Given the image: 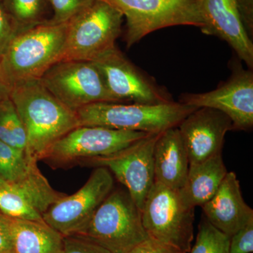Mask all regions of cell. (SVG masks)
I'll return each mask as SVG.
<instances>
[{"mask_svg":"<svg viewBox=\"0 0 253 253\" xmlns=\"http://www.w3.org/2000/svg\"><path fill=\"white\" fill-rule=\"evenodd\" d=\"M9 97L26 130L25 153L37 162L56 141L80 126L76 113L53 96L40 80L13 86Z\"/></svg>","mask_w":253,"mask_h":253,"instance_id":"1","label":"cell"},{"mask_svg":"<svg viewBox=\"0 0 253 253\" xmlns=\"http://www.w3.org/2000/svg\"><path fill=\"white\" fill-rule=\"evenodd\" d=\"M68 23L46 22L18 33L0 59L1 74L10 89L41 80L61 61Z\"/></svg>","mask_w":253,"mask_h":253,"instance_id":"2","label":"cell"},{"mask_svg":"<svg viewBox=\"0 0 253 253\" xmlns=\"http://www.w3.org/2000/svg\"><path fill=\"white\" fill-rule=\"evenodd\" d=\"M197 108L172 101L158 104L94 103L76 111L80 126L160 134L176 127Z\"/></svg>","mask_w":253,"mask_h":253,"instance_id":"3","label":"cell"},{"mask_svg":"<svg viewBox=\"0 0 253 253\" xmlns=\"http://www.w3.org/2000/svg\"><path fill=\"white\" fill-rule=\"evenodd\" d=\"M111 253H126L149 238L141 211L126 190L113 189L79 235Z\"/></svg>","mask_w":253,"mask_h":253,"instance_id":"4","label":"cell"},{"mask_svg":"<svg viewBox=\"0 0 253 253\" xmlns=\"http://www.w3.org/2000/svg\"><path fill=\"white\" fill-rule=\"evenodd\" d=\"M124 18L112 5L96 0L68 23L61 61H91L116 47Z\"/></svg>","mask_w":253,"mask_h":253,"instance_id":"5","label":"cell"},{"mask_svg":"<svg viewBox=\"0 0 253 253\" xmlns=\"http://www.w3.org/2000/svg\"><path fill=\"white\" fill-rule=\"evenodd\" d=\"M194 210L183 202L177 191L155 181L141 211L143 226L151 239L189 253L194 241Z\"/></svg>","mask_w":253,"mask_h":253,"instance_id":"6","label":"cell"},{"mask_svg":"<svg viewBox=\"0 0 253 253\" xmlns=\"http://www.w3.org/2000/svg\"><path fill=\"white\" fill-rule=\"evenodd\" d=\"M116 8L126 21L127 48L153 32L168 27L191 26L201 29L204 20L196 0H104Z\"/></svg>","mask_w":253,"mask_h":253,"instance_id":"7","label":"cell"},{"mask_svg":"<svg viewBox=\"0 0 253 253\" xmlns=\"http://www.w3.org/2000/svg\"><path fill=\"white\" fill-rule=\"evenodd\" d=\"M141 131L79 126L61 137L42 161L54 168H68L91 158L110 156L148 135Z\"/></svg>","mask_w":253,"mask_h":253,"instance_id":"8","label":"cell"},{"mask_svg":"<svg viewBox=\"0 0 253 253\" xmlns=\"http://www.w3.org/2000/svg\"><path fill=\"white\" fill-rule=\"evenodd\" d=\"M40 81L53 96L75 112L94 103H118L108 90L99 70L91 61H60Z\"/></svg>","mask_w":253,"mask_h":253,"instance_id":"9","label":"cell"},{"mask_svg":"<svg viewBox=\"0 0 253 253\" xmlns=\"http://www.w3.org/2000/svg\"><path fill=\"white\" fill-rule=\"evenodd\" d=\"M113 189L111 172L96 167L81 189L56 201L43 214V219L63 237L79 235Z\"/></svg>","mask_w":253,"mask_h":253,"instance_id":"10","label":"cell"},{"mask_svg":"<svg viewBox=\"0 0 253 253\" xmlns=\"http://www.w3.org/2000/svg\"><path fill=\"white\" fill-rule=\"evenodd\" d=\"M160 134H148L116 154L91 158L81 164L107 168L126 186L141 211L155 182L154 147Z\"/></svg>","mask_w":253,"mask_h":253,"instance_id":"11","label":"cell"},{"mask_svg":"<svg viewBox=\"0 0 253 253\" xmlns=\"http://www.w3.org/2000/svg\"><path fill=\"white\" fill-rule=\"evenodd\" d=\"M93 63L118 103L158 104L172 101L167 91L141 72L116 46Z\"/></svg>","mask_w":253,"mask_h":253,"instance_id":"12","label":"cell"},{"mask_svg":"<svg viewBox=\"0 0 253 253\" xmlns=\"http://www.w3.org/2000/svg\"><path fill=\"white\" fill-rule=\"evenodd\" d=\"M230 77L214 90L181 95L179 102L195 108H211L226 115L232 129L246 131L253 126V72L233 63Z\"/></svg>","mask_w":253,"mask_h":253,"instance_id":"13","label":"cell"},{"mask_svg":"<svg viewBox=\"0 0 253 253\" xmlns=\"http://www.w3.org/2000/svg\"><path fill=\"white\" fill-rule=\"evenodd\" d=\"M177 127L189 164H195L221 154L224 137L232 129V122L217 110L198 108Z\"/></svg>","mask_w":253,"mask_h":253,"instance_id":"14","label":"cell"},{"mask_svg":"<svg viewBox=\"0 0 253 253\" xmlns=\"http://www.w3.org/2000/svg\"><path fill=\"white\" fill-rule=\"evenodd\" d=\"M204 20L201 31L227 42L248 68H253V43L245 31L236 0H196Z\"/></svg>","mask_w":253,"mask_h":253,"instance_id":"15","label":"cell"},{"mask_svg":"<svg viewBox=\"0 0 253 253\" xmlns=\"http://www.w3.org/2000/svg\"><path fill=\"white\" fill-rule=\"evenodd\" d=\"M205 218L231 237L253 220V211L245 202L235 172H228L216 194L201 207Z\"/></svg>","mask_w":253,"mask_h":253,"instance_id":"16","label":"cell"},{"mask_svg":"<svg viewBox=\"0 0 253 253\" xmlns=\"http://www.w3.org/2000/svg\"><path fill=\"white\" fill-rule=\"evenodd\" d=\"M189 165L177 126L161 132L154 147L155 181L178 191L185 182Z\"/></svg>","mask_w":253,"mask_h":253,"instance_id":"17","label":"cell"},{"mask_svg":"<svg viewBox=\"0 0 253 253\" xmlns=\"http://www.w3.org/2000/svg\"><path fill=\"white\" fill-rule=\"evenodd\" d=\"M227 172L221 154L190 164L185 182L178 191L181 199L190 208L202 207L216 194Z\"/></svg>","mask_w":253,"mask_h":253,"instance_id":"18","label":"cell"},{"mask_svg":"<svg viewBox=\"0 0 253 253\" xmlns=\"http://www.w3.org/2000/svg\"><path fill=\"white\" fill-rule=\"evenodd\" d=\"M13 253H62L63 236L45 221L11 218Z\"/></svg>","mask_w":253,"mask_h":253,"instance_id":"19","label":"cell"},{"mask_svg":"<svg viewBox=\"0 0 253 253\" xmlns=\"http://www.w3.org/2000/svg\"><path fill=\"white\" fill-rule=\"evenodd\" d=\"M3 6L14 20L18 32L47 22L48 0H1Z\"/></svg>","mask_w":253,"mask_h":253,"instance_id":"20","label":"cell"},{"mask_svg":"<svg viewBox=\"0 0 253 253\" xmlns=\"http://www.w3.org/2000/svg\"><path fill=\"white\" fill-rule=\"evenodd\" d=\"M0 141L21 151L26 150L24 126L10 97L0 102Z\"/></svg>","mask_w":253,"mask_h":253,"instance_id":"21","label":"cell"},{"mask_svg":"<svg viewBox=\"0 0 253 253\" xmlns=\"http://www.w3.org/2000/svg\"><path fill=\"white\" fill-rule=\"evenodd\" d=\"M21 151L0 141V176L9 184H14L24 177L33 163Z\"/></svg>","mask_w":253,"mask_h":253,"instance_id":"22","label":"cell"},{"mask_svg":"<svg viewBox=\"0 0 253 253\" xmlns=\"http://www.w3.org/2000/svg\"><path fill=\"white\" fill-rule=\"evenodd\" d=\"M0 213L12 219L44 221L41 213L9 183L0 187Z\"/></svg>","mask_w":253,"mask_h":253,"instance_id":"23","label":"cell"},{"mask_svg":"<svg viewBox=\"0 0 253 253\" xmlns=\"http://www.w3.org/2000/svg\"><path fill=\"white\" fill-rule=\"evenodd\" d=\"M229 243L230 237L205 218L199 224L196 242L189 253H229Z\"/></svg>","mask_w":253,"mask_h":253,"instance_id":"24","label":"cell"},{"mask_svg":"<svg viewBox=\"0 0 253 253\" xmlns=\"http://www.w3.org/2000/svg\"><path fill=\"white\" fill-rule=\"evenodd\" d=\"M96 0H48L52 16L47 22L53 24L67 23L88 9Z\"/></svg>","mask_w":253,"mask_h":253,"instance_id":"25","label":"cell"},{"mask_svg":"<svg viewBox=\"0 0 253 253\" xmlns=\"http://www.w3.org/2000/svg\"><path fill=\"white\" fill-rule=\"evenodd\" d=\"M62 253H111L104 248L81 236L63 237Z\"/></svg>","mask_w":253,"mask_h":253,"instance_id":"26","label":"cell"},{"mask_svg":"<svg viewBox=\"0 0 253 253\" xmlns=\"http://www.w3.org/2000/svg\"><path fill=\"white\" fill-rule=\"evenodd\" d=\"M18 33L14 20L0 1V59Z\"/></svg>","mask_w":253,"mask_h":253,"instance_id":"27","label":"cell"},{"mask_svg":"<svg viewBox=\"0 0 253 253\" xmlns=\"http://www.w3.org/2000/svg\"><path fill=\"white\" fill-rule=\"evenodd\" d=\"M253 220L230 237L229 253H252Z\"/></svg>","mask_w":253,"mask_h":253,"instance_id":"28","label":"cell"},{"mask_svg":"<svg viewBox=\"0 0 253 253\" xmlns=\"http://www.w3.org/2000/svg\"><path fill=\"white\" fill-rule=\"evenodd\" d=\"M240 18L245 31L253 39V0H236Z\"/></svg>","mask_w":253,"mask_h":253,"instance_id":"29","label":"cell"},{"mask_svg":"<svg viewBox=\"0 0 253 253\" xmlns=\"http://www.w3.org/2000/svg\"><path fill=\"white\" fill-rule=\"evenodd\" d=\"M0 253H13L11 218L0 213Z\"/></svg>","mask_w":253,"mask_h":253,"instance_id":"30","label":"cell"},{"mask_svg":"<svg viewBox=\"0 0 253 253\" xmlns=\"http://www.w3.org/2000/svg\"><path fill=\"white\" fill-rule=\"evenodd\" d=\"M126 253H181L166 245L148 238Z\"/></svg>","mask_w":253,"mask_h":253,"instance_id":"31","label":"cell"},{"mask_svg":"<svg viewBox=\"0 0 253 253\" xmlns=\"http://www.w3.org/2000/svg\"><path fill=\"white\" fill-rule=\"evenodd\" d=\"M11 89L5 82L2 74H1V68H0V102L4 101L6 98L9 97Z\"/></svg>","mask_w":253,"mask_h":253,"instance_id":"32","label":"cell"},{"mask_svg":"<svg viewBox=\"0 0 253 253\" xmlns=\"http://www.w3.org/2000/svg\"><path fill=\"white\" fill-rule=\"evenodd\" d=\"M6 183L7 182H6V181H4V179H3V178L1 177V176H0V187H1V186L5 185V184H6Z\"/></svg>","mask_w":253,"mask_h":253,"instance_id":"33","label":"cell"},{"mask_svg":"<svg viewBox=\"0 0 253 253\" xmlns=\"http://www.w3.org/2000/svg\"><path fill=\"white\" fill-rule=\"evenodd\" d=\"M1 1V0H0V1Z\"/></svg>","mask_w":253,"mask_h":253,"instance_id":"34","label":"cell"}]
</instances>
